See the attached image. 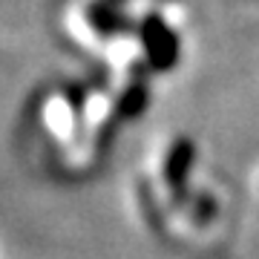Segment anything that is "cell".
Wrapping results in <instances>:
<instances>
[{
    "instance_id": "1",
    "label": "cell",
    "mask_w": 259,
    "mask_h": 259,
    "mask_svg": "<svg viewBox=\"0 0 259 259\" xmlns=\"http://www.w3.org/2000/svg\"><path fill=\"white\" fill-rule=\"evenodd\" d=\"M144 52L156 69H170L176 64L179 40L161 20H147L144 23Z\"/></svg>"
}]
</instances>
